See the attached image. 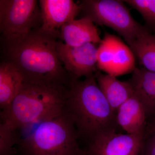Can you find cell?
I'll return each instance as SVG.
<instances>
[{
    "label": "cell",
    "instance_id": "6da1fadb",
    "mask_svg": "<svg viewBox=\"0 0 155 155\" xmlns=\"http://www.w3.org/2000/svg\"><path fill=\"white\" fill-rule=\"evenodd\" d=\"M58 39L40 28L23 35L2 36L3 61L13 64L25 83L67 92L72 78L58 58Z\"/></svg>",
    "mask_w": 155,
    "mask_h": 155
},
{
    "label": "cell",
    "instance_id": "7a4b0ae2",
    "mask_svg": "<svg viewBox=\"0 0 155 155\" xmlns=\"http://www.w3.org/2000/svg\"><path fill=\"white\" fill-rule=\"evenodd\" d=\"M65 111L75 124L79 139L87 143L96 136L119 126L94 75L73 78L67 90Z\"/></svg>",
    "mask_w": 155,
    "mask_h": 155
},
{
    "label": "cell",
    "instance_id": "3957f363",
    "mask_svg": "<svg viewBox=\"0 0 155 155\" xmlns=\"http://www.w3.org/2000/svg\"><path fill=\"white\" fill-rule=\"evenodd\" d=\"M67 92L25 83L14 101L1 113L3 124L15 130L61 116Z\"/></svg>",
    "mask_w": 155,
    "mask_h": 155
},
{
    "label": "cell",
    "instance_id": "277c9868",
    "mask_svg": "<svg viewBox=\"0 0 155 155\" xmlns=\"http://www.w3.org/2000/svg\"><path fill=\"white\" fill-rule=\"evenodd\" d=\"M78 139L75 124L65 111L61 116L39 123L18 144L23 155H85Z\"/></svg>",
    "mask_w": 155,
    "mask_h": 155
},
{
    "label": "cell",
    "instance_id": "5b68a950",
    "mask_svg": "<svg viewBox=\"0 0 155 155\" xmlns=\"http://www.w3.org/2000/svg\"><path fill=\"white\" fill-rule=\"evenodd\" d=\"M79 5L83 17L112 28L129 46L147 28L134 19L123 1L84 0Z\"/></svg>",
    "mask_w": 155,
    "mask_h": 155
},
{
    "label": "cell",
    "instance_id": "8992f818",
    "mask_svg": "<svg viewBox=\"0 0 155 155\" xmlns=\"http://www.w3.org/2000/svg\"><path fill=\"white\" fill-rule=\"evenodd\" d=\"M42 24L41 10L35 0H1L0 31L2 36L27 34Z\"/></svg>",
    "mask_w": 155,
    "mask_h": 155
},
{
    "label": "cell",
    "instance_id": "52a82bcc",
    "mask_svg": "<svg viewBox=\"0 0 155 155\" xmlns=\"http://www.w3.org/2000/svg\"><path fill=\"white\" fill-rule=\"evenodd\" d=\"M134 56L130 48L119 38L106 33L98 48L97 67L116 77L133 72Z\"/></svg>",
    "mask_w": 155,
    "mask_h": 155
},
{
    "label": "cell",
    "instance_id": "ba28073f",
    "mask_svg": "<svg viewBox=\"0 0 155 155\" xmlns=\"http://www.w3.org/2000/svg\"><path fill=\"white\" fill-rule=\"evenodd\" d=\"M143 135L105 131L87 143L85 155H141Z\"/></svg>",
    "mask_w": 155,
    "mask_h": 155
},
{
    "label": "cell",
    "instance_id": "9c48e42d",
    "mask_svg": "<svg viewBox=\"0 0 155 155\" xmlns=\"http://www.w3.org/2000/svg\"><path fill=\"white\" fill-rule=\"evenodd\" d=\"M57 52L59 60L72 79L89 77L97 71L98 48L96 45L71 47L59 40Z\"/></svg>",
    "mask_w": 155,
    "mask_h": 155
},
{
    "label": "cell",
    "instance_id": "30bf717a",
    "mask_svg": "<svg viewBox=\"0 0 155 155\" xmlns=\"http://www.w3.org/2000/svg\"><path fill=\"white\" fill-rule=\"evenodd\" d=\"M42 24L40 29L59 38L64 25L75 20L81 8L72 0H40Z\"/></svg>",
    "mask_w": 155,
    "mask_h": 155
},
{
    "label": "cell",
    "instance_id": "8fae6325",
    "mask_svg": "<svg viewBox=\"0 0 155 155\" xmlns=\"http://www.w3.org/2000/svg\"><path fill=\"white\" fill-rule=\"evenodd\" d=\"M117 124L126 133L144 135L147 119L144 106L134 94L117 110Z\"/></svg>",
    "mask_w": 155,
    "mask_h": 155
},
{
    "label": "cell",
    "instance_id": "7c38bea8",
    "mask_svg": "<svg viewBox=\"0 0 155 155\" xmlns=\"http://www.w3.org/2000/svg\"><path fill=\"white\" fill-rule=\"evenodd\" d=\"M134 93L144 106L147 125L155 122V72L135 68L128 80Z\"/></svg>",
    "mask_w": 155,
    "mask_h": 155
},
{
    "label": "cell",
    "instance_id": "4fadbf2b",
    "mask_svg": "<svg viewBox=\"0 0 155 155\" xmlns=\"http://www.w3.org/2000/svg\"><path fill=\"white\" fill-rule=\"evenodd\" d=\"M59 39L71 47L88 43L100 45L102 40L94 23L85 17L75 19L64 25L60 30Z\"/></svg>",
    "mask_w": 155,
    "mask_h": 155
},
{
    "label": "cell",
    "instance_id": "5bb4252c",
    "mask_svg": "<svg viewBox=\"0 0 155 155\" xmlns=\"http://www.w3.org/2000/svg\"><path fill=\"white\" fill-rule=\"evenodd\" d=\"M94 75L99 87L116 115L119 107L134 94L131 84L128 81H121L116 76L99 71H96Z\"/></svg>",
    "mask_w": 155,
    "mask_h": 155
},
{
    "label": "cell",
    "instance_id": "9a60e30c",
    "mask_svg": "<svg viewBox=\"0 0 155 155\" xmlns=\"http://www.w3.org/2000/svg\"><path fill=\"white\" fill-rule=\"evenodd\" d=\"M24 80L13 64L2 61L0 65V107L6 110L19 93Z\"/></svg>",
    "mask_w": 155,
    "mask_h": 155
},
{
    "label": "cell",
    "instance_id": "2e32d148",
    "mask_svg": "<svg viewBox=\"0 0 155 155\" xmlns=\"http://www.w3.org/2000/svg\"><path fill=\"white\" fill-rule=\"evenodd\" d=\"M144 69L155 72V33L147 29L129 46Z\"/></svg>",
    "mask_w": 155,
    "mask_h": 155
},
{
    "label": "cell",
    "instance_id": "e0dca14e",
    "mask_svg": "<svg viewBox=\"0 0 155 155\" xmlns=\"http://www.w3.org/2000/svg\"><path fill=\"white\" fill-rule=\"evenodd\" d=\"M138 11L147 25L155 33V0H125L123 1Z\"/></svg>",
    "mask_w": 155,
    "mask_h": 155
},
{
    "label": "cell",
    "instance_id": "ac0fdd59",
    "mask_svg": "<svg viewBox=\"0 0 155 155\" xmlns=\"http://www.w3.org/2000/svg\"><path fill=\"white\" fill-rule=\"evenodd\" d=\"M17 130L0 124V155H13V148L19 143Z\"/></svg>",
    "mask_w": 155,
    "mask_h": 155
},
{
    "label": "cell",
    "instance_id": "d6986e66",
    "mask_svg": "<svg viewBox=\"0 0 155 155\" xmlns=\"http://www.w3.org/2000/svg\"><path fill=\"white\" fill-rule=\"evenodd\" d=\"M141 155H155V133L144 134Z\"/></svg>",
    "mask_w": 155,
    "mask_h": 155
},
{
    "label": "cell",
    "instance_id": "ffe728a7",
    "mask_svg": "<svg viewBox=\"0 0 155 155\" xmlns=\"http://www.w3.org/2000/svg\"><path fill=\"white\" fill-rule=\"evenodd\" d=\"M145 133H155V122L147 125Z\"/></svg>",
    "mask_w": 155,
    "mask_h": 155
}]
</instances>
